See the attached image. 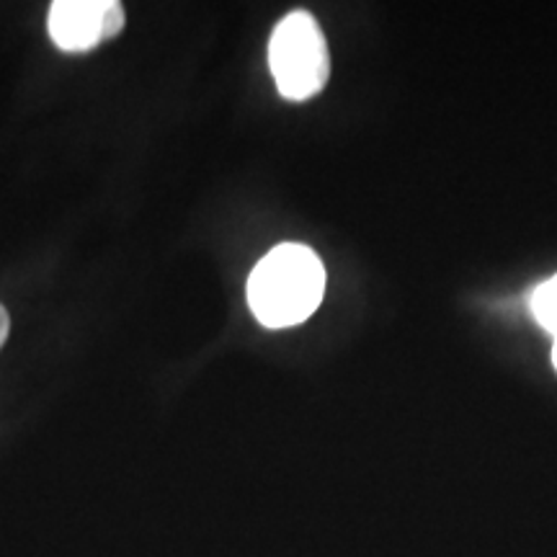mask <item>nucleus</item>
<instances>
[{
  "mask_svg": "<svg viewBox=\"0 0 557 557\" xmlns=\"http://www.w3.org/2000/svg\"><path fill=\"white\" fill-rule=\"evenodd\" d=\"M325 269L318 253L299 243H282L256 263L248 278V305L267 329H289L320 308Z\"/></svg>",
  "mask_w": 557,
  "mask_h": 557,
  "instance_id": "obj_1",
  "label": "nucleus"
},
{
  "mask_svg": "<svg viewBox=\"0 0 557 557\" xmlns=\"http://www.w3.org/2000/svg\"><path fill=\"white\" fill-rule=\"evenodd\" d=\"M269 67L287 101H308L325 88L331 54L312 13L292 11L278 21L269 41Z\"/></svg>",
  "mask_w": 557,
  "mask_h": 557,
  "instance_id": "obj_2",
  "label": "nucleus"
},
{
  "mask_svg": "<svg viewBox=\"0 0 557 557\" xmlns=\"http://www.w3.org/2000/svg\"><path fill=\"white\" fill-rule=\"evenodd\" d=\"M47 29L62 52H88L124 29V9L116 0H58Z\"/></svg>",
  "mask_w": 557,
  "mask_h": 557,
  "instance_id": "obj_3",
  "label": "nucleus"
},
{
  "mask_svg": "<svg viewBox=\"0 0 557 557\" xmlns=\"http://www.w3.org/2000/svg\"><path fill=\"white\" fill-rule=\"evenodd\" d=\"M532 312L542 329L549 331L557 338V276L547 278L545 284H540V287L534 289Z\"/></svg>",
  "mask_w": 557,
  "mask_h": 557,
  "instance_id": "obj_4",
  "label": "nucleus"
},
{
  "mask_svg": "<svg viewBox=\"0 0 557 557\" xmlns=\"http://www.w3.org/2000/svg\"><path fill=\"white\" fill-rule=\"evenodd\" d=\"M9 331H11V318H9V310L0 305V348H3L5 338H9Z\"/></svg>",
  "mask_w": 557,
  "mask_h": 557,
  "instance_id": "obj_5",
  "label": "nucleus"
},
{
  "mask_svg": "<svg viewBox=\"0 0 557 557\" xmlns=\"http://www.w3.org/2000/svg\"><path fill=\"white\" fill-rule=\"evenodd\" d=\"M553 367L557 369V338H555V346H553Z\"/></svg>",
  "mask_w": 557,
  "mask_h": 557,
  "instance_id": "obj_6",
  "label": "nucleus"
}]
</instances>
